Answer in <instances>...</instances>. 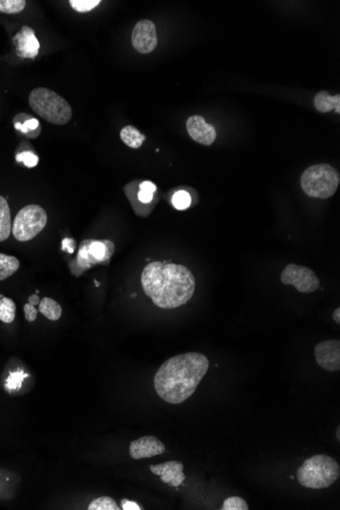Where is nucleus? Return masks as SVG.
<instances>
[{
	"instance_id": "obj_30",
	"label": "nucleus",
	"mask_w": 340,
	"mask_h": 510,
	"mask_svg": "<svg viewBox=\"0 0 340 510\" xmlns=\"http://www.w3.org/2000/svg\"><path fill=\"white\" fill-rule=\"evenodd\" d=\"M153 197H154V193L150 192V190H142V188H140L137 194L138 200L143 204L151 203L153 201Z\"/></svg>"
},
{
	"instance_id": "obj_13",
	"label": "nucleus",
	"mask_w": 340,
	"mask_h": 510,
	"mask_svg": "<svg viewBox=\"0 0 340 510\" xmlns=\"http://www.w3.org/2000/svg\"><path fill=\"white\" fill-rule=\"evenodd\" d=\"M17 54L22 59H33L39 53L40 43L30 27L24 26L13 38Z\"/></svg>"
},
{
	"instance_id": "obj_7",
	"label": "nucleus",
	"mask_w": 340,
	"mask_h": 510,
	"mask_svg": "<svg viewBox=\"0 0 340 510\" xmlns=\"http://www.w3.org/2000/svg\"><path fill=\"white\" fill-rule=\"evenodd\" d=\"M281 283L286 285H293L302 294H312L319 288L320 280L310 268L290 264L282 271Z\"/></svg>"
},
{
	"instance_id": "obj_4",
	"label": "nucleus",
	"mask_w": 340,
	"mask_h": 510,
	"mask_svg": "<svg viewBox=\"0 0 340 510\" xmlns=\"http://www.w3.org/2000/svg\"><path fill=\"white\" fill-rule=\"evenodd\" d=\"M29 104L40 117L52 125H66L73 117L68 102L50 89H34L29 96Z\"/></svg>"
},
{
	"instance_id": "obj_17",
	"label": "nucleus",
	"mask_w": 340,
	"mask_h": 510,
	"mask_svg": "<svg viewBox=\"0 0 340 510\" xmlns=\"http://www.w3.org/2000/svg\"><path fill=\"white\" fill-rule=\"evenodd\" d=\"M39 312L46 317L48 320L57 321L61 317L62 310L61 305L54 299L44 298L40 301Z\"/></svg>"
},
{
	"instance_id": "obj_3",
	"label": "nucleus",
	"mask_w": 340,
	"mask_h": 510,
	"mask_svg": "<svg viewBox=\"0 0 340 510\" xmlns=\"http://www.w3.org/2000/svg\"><path fill=\"white\" fill-rule=\"evenodd\" d=\"M340 476V467L334 458L317 454L304 461L297 470L300 484L309 489H326L334 484Z\"/></svg>"
},
{
	"instance_id": "obj_18",
	"label": "nucleus",
	"mask_w": 340,
	"mask_h": 510,
	"mask_svg": "<svg viewBox=\"0 0 340 510\" xmlns=\"http://www.w3.org/2000/svg\"><path fill=\"white\" fill-rule=\"evenodd\" d=\"M19 268L20 261L15 257L0 253V281L12 276Z\"/></svg>"
},
{
	"instance_id": "obj_31",
	"label": "nucleus",
	"mask_w": 340,
	"mask_h": 510,
	"mask_svg": "<svg viewBox=\"0 0 340 510\" xmlns=\"http://www.w3.org/2000/svg\"><path fill=\"white\" fill-rule=\"evenodd\" d=\"M121 507L124 510H141V507L138 505L134 501L128 500V499H124L121 500Z\"/></svg>"
},
{
	"instance_id": "obj_33",
	"label": "nucleus",
	"mask_w": 340,
	"mask_h": 510,
	"mask_svg": "<svg viewBox=\"0 0 340 510\" xmlns=\"http://www.w3.org/2000/svg\"><path fill=\"white\" fill-rule=\"evenodd\" d=\"M62 247L64 250H68V252L73 253L75 250V241L72 239H64L62 241Z\"/></svg>"
},
{
	"instance_id": "obj_20",
	"label": "nucleus",
	"mask_w": 340,
	"mask_h": 510,
	"mask_svg": "<svg viewBox=\"0 0 340 510\" xmlns=\"http://www.w3.org/2000/svg\"><path fill=\"white\" fill-rule=\"evenodd\" d=\"M15 301L12 299H0V321L3 323H12L15 318Z\"/></svg>"
},
{
	"instance_id": "obj_25",
	"label": "nucleus",
	"mask_w": 340,
	"mask_h": 510,
	"mask_svg": "<svg viewBox=\"0 0 340 510\" xmlns=\"http://www.w3.org/2000/svg\"><path fill=\"white\" fill-rule=\"evenodd\" d=\"M101 3L100 0H71L70 4L77 13H88Z\"/></svg>"
},
{
	"instance_id": "obj_5",
	"label": "nucleus",
	"mask_w": 340,
	"mask_h": 510,
	"mask_svg": "<svg viewBox=\"0 0 340 510\" xmlns=\"http://www.w3.org/2000/svg\"><path fill=\"white\" fill-rule=\"evenodd\" d=\"M339 183V172L329 164L310 166L301 177L302 188L312 198H330L337 193Z\"/></svg>"
},
{
	"instance_id": "obj_27",
	"label": "nucleus",
	"mask_w": 340,
	"mask_h": 510,
	"mask_svg": "<svg viewBox=\"0 0 340 510\" xmlns=\"http://www.w3.org/2000/svg\"><path fill=\"white\" fill-rule=\"evenodd\" d=\"M15 128L27 135L29 133L35 132V130L40 132L39 121L31 117H29V119L24 123L15 121Z\"/></svg>"
},
{
	"instance_id": "obj_11",
	"label": "nucleus",
	"mask_w": 340,
	"mask_h": 510,
	"mask_svg": "<svg viewBox=\"0 0 340 510\" xmlns=\"http://www.w3.org/2000/svg\"><path fill=\"white\" fill-rule=\"evenodd\" d=\"M186 130L191 137L202 145H212L216 140L217 134L214 126L208 125L204 117L200 115H194L188 119Z\"/></svg>"
},
{
	"instance_id": "obj_35",
	"label": "nucleus",
	"mask_w": 340,
	"mask_h": 510,
	"mask_svg": "<svg viewBox=\"0 0 340 510\" xmlns=\"http://www.w3.org/2000/svg\"><path fill=\"white\" fill-rule=\"evenodd\" d=\"M333 319H334L335 322L340 323V308H337L333 313Z\"/></svg>"
},
{
	"instance_id": "obj_15",
	"label": "nucleus",
	"mask_w": 340,
	"mask_h": 510,
	"mask_svg": "<svg viewBox=\"0 0 340 510\" xmlns=\"http://www.w3.org/2000/svg\"><path fill=\"white\" fill-rule=\"evenodd\" d=\"M13 223L8 201L0 196V241H6L12 232Z\"/></svg>"
},
{
	"instance_id": "obj_29",
	"label": "nucleus",
	"mask_w": 340,
	"mask_h": 510,
	"mask_svg": "<svg viewBox=\"0 0 340 510\" xmlns=\"http://www.w3.org/2000/svg\"><path fill=\"white\" fill-rule=\"evenodd\" d=\"M24 318L28 322H34L37 318L38 311L34 306L30 305V303H26L24 306Z\"/></svg>"
},
{
	"instance_id": "obj_21",
	"label": "nucleus",
	"mask_w": 340,
	"mask_h": 510,
	"mask_svg": "<svg viewBox=\"0 0 340 510\" xmlns=\"http://www.w3.org/2000/svg\"><path fill=\"white\" fill-rule=\"evenodd\" d=\"M27 2L24 0H0V13H20L26 8Z\"/></svg>"
},
{
	"instance_id": "obj_22",
	"label": "nucleus",
	"mask_w": 340,
	"mask_h": 510,
	"mask_svg": "<svg viewBox=\"0 0 340 510\" xmlns=\"http://www.w3.org/2000/svg\"><path fill=\"white\" fill-rule=\"evenodd\" d=\"M89 510H119V505L115 503L112 498L99 497L94 499L88 507Z\"/></svg>"
},
{
	"instance_id": "obj_23",
	"label": "nucleus",
	"mask_w": 340,
	"mask_h": 510,
	"mask_svg": "<svg viewBox=\"0 0 340 510\" xmlns=\"http://www.w3.org/2000/svg\"><path fill=\"white\" fill-rule=\"evenodd\" d=\"M24 377H29V374H24V371L10 372V376L6 379V390L10 392L19 391Z\"/></svg>"
},
{
	"instance_id": "obj_12",
	"label": "nucleus",
	"mask_w": 340,
	"mask_h": 510,
	"mask_svg": "<svg viewBox=\"0 0 340 510\" xmlns=\"http://www.w3.org/2000/svg\"><path fill=\"white\" fill-rule=\"evenodd\" d=\"M150 471L153 474L160 476L162 482L171 486V487H179L184 481L186 476L184 474V465L181 461L170 460L159 465H150Z\"/></svg>"
},
{
	"instance_id": "obj_6",
	"label": "nucleus",
	"mask_w": 340,
	"mask_h": 510,
	"mask_svg": "<svg viewBox=\"0 0 340 510\" xmlns=\"http://www.w3.org/2000/svg\"><path fill=\"white\" fill-rule=\"evenodd\" d=\"M47 213L39 205L22 208L13 223L12 232L19 241H28L37 237L47 224Z\"/></svg>"
},
{
	"instance_id": "obj_24",
	"label": "nucleus",
	"mask_w": 340,
	"mask_h": 510,
	"mask_svg": "<svg viewBox=\"0 0 340 510\" xmlns=\"http://www.w3.org/2000/svg\"><path fill=\"white\" fill-rule=\"evenodd\" d=\"M192 203L190 194L186 190H177L172 197V204L177 210L188 209Z\"/></svg>"
},
{
	"instance_id": "obj_16",
	"label": "nucleus",
	"mask_w": 340,
	"mask_h": 510,
	"mask_svg": "<svg viewBox=\"0 0 340 510\" xmlns=\"http://www.w3.org/2000/svg\"><path fill=\"white\" fill-rule=\"evenodd\" d=\"M121 137L122 142L133 149H139L146 140V137L133 126H124L121 132Z\"/></svg>"
},
{
	"instance_id": "obj_26",
	"label": "nucleus",
	"mask_w": 340,
	"mask_h": 510,
	"mask_svg": "<svg viewBox=\"0 0 340 510\" xmlns=\"http://www.w3.org/2000/svg\"><path fill=\"white\" fill-rule=\"evenodd\" d=\"M221 510H248V503L243 498L232 496L224 500Z\"/></svg>"
},
{
	"instance_id": "obj_8",
	"label": "nucleus",
	"mask_w": 340,
	"mask_h": 510,
	"mask_svg": "<svg viewBox=\"0 0 340 510\" xmlns=\"http://www.w3.org/2000/svg\"><path fill=\"white\" fill-rule=\"evenodd\" d=\"M133 46L138 52L148 54L156 48V27L150 20H142L135 24L132 34Z\"/></svg>"
},
{
	"instance_id": "obj_19",
	"label": "nucleus",
	"mask_w": 340,
	"mask_h": 510,
	"mask_svg": "<svg viewBox=\"0 0 340 510\" xmlns=\"http://www.w3.org/2000/svg\"><path fill=\"white\" fill-rule=\"evenodd\" d=\"M89 254L91 255L95 261H104L106 256L110 258L112 253H108V250H113L114 245L110 241H91L89 246Z\"/></svg>"
},
{
	"instance_id": "obj_10",
	"label": "nucleus",
	"mask_w": 340,
	"mask_h": 510,
	"mask_svg": "<svg viewBox=\"0 0 340 510\" xmlns=\"http://www.w3.org/2000/svg\"><path fill=\"white\" fill-rule=\"evenodd\" d=\"M165 452L163 442L155 436H144L130 444V454L133 460L154 458Z\"/></svg>"
},
{
	"instance_id": "obj_1",
	"label": "nucleus",
	"mask_w": 340,
	"mask_h": 510,
	"mask_svg": "<svg viewBox=\"0 0 340 510\" xmlns=\"http://www.w3.org/2000/svg\"><path fill=\"white\" fill-rule=\"evenodd\" d=\"M142 287L153 303L171 310L188 303L194 296L195 279L191 270L181 264L151 262L142 272Z\"/></svg>"
},
{
	"instance_id": "obj_14",
	"label": "nucleus",
	"mask_w": 340,
	"mask_h": 510,
	"mask_svg": "<svg viewBox=\"0 0 340 510\" xmlns=\"http://www.w3.org/2000/svg\"><path fill=\"white\" fill-rule=\"evenodd\" d=\"M315 107L319 112H329L335 110L337 113L340 112V96H330L327 91H321L315 96Z\"/></svg>"
},
{
	"instance_id": "obj_28",
	"label": "nucleus",
	"mask_w": 340,
	"mask_h": 510,
	"mask_svg": "<svg viewBox=\"0 0 340 510\" xmlns=\"http://www.w3.org/2000/svg\"><path fill=\"white\" fill-rule=\"evenodd\" d=\"M15 159H17V161L22 162V163L24 164L29 168L35 167V166H37L38 162H39V158H38L37 155L30 152V151L19 153L15 156Z\"/></svg>"
},
{
	"instance_id": "obj_9",
	"label": "nucleus",
	"mask_w": 340,
	"mask_h": 510,
	"mask_svg": "<svg viewBox=\"0 0 340 510\" xmlns=\"http://www.w3.org/2000/svg\"><path fill=\"white\" fill-rule=\"evenodd\" d=\"M315 358L318 365L322 369L329 372H337L340 370V341H322L315 347Z\"/></svg>"
},
{
	"instance_id": "obj_32",
	"label": "nucleus",
	"mask_w": 340,
	"mask_h": 510,
	"mask_svg": "<svg viewBox=\"0 0 340 510\" xmlns=\"http://www.w3.org/2000/svg\"><path fill=\"white\" fill-rule=\"evenodd\" d=\"M139 188H142V190H150V192L152 193H156L157 187L154 185V183H152V181H143V183H141V185L139 186Z\"/></svg>"
},
{
	"instance_id": "obj_34",
	"label": "nucleus",
	"mask_w": 340,
	"mask_h": 510,
	"mask_svg": "<svg viewBox=\"0 0 340 510\" xmlns=\"http://www.w3.org/2000/svg\"><path fill=\"white\" fill-rule=\"evenodd\" d=\"M29 303L30 305L32 306H37L40 303V299L39 297L37 296V294H32V296L29 297Z\"/></svg>"
},
{
	"instance_id": "obj_36",
	"label": "nucleus",
	"mask_w": 340,
	"mask_h": 510,
	"mask_svg": "<svg viewBox=\"0 0 340 510\" xmlns=\"http://www.w3.org/2000/svg\"><path fill=\"white\" fill-rule=\"evenodd\" d=\"M337 440L340 441V428H337Z\"/></svg>"
},
{
	"instance_id": "obj_2",
	"label": "nucleus",
	"mask_w": 340,
	"mask_h": 510,
	"mask_svg": "<svg viewBox=\"0 0 340 510\" xmlns=\"http://www.w3.org/2000/svg\"><path fill=\"white\" fill-rule=\"evenodd\" d=\"M208 369L209 360L204 354H177L164 361L155 374V390L166 403L179 405L195 393Z\"/></svg>"
}]
</instances>
